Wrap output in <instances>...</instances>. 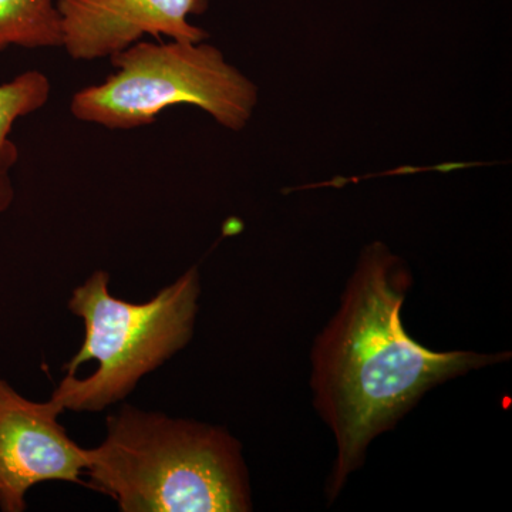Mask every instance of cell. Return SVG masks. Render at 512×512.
Wrapping results in <instances>:
<instances>
[{"label": "cell", "instance_id": "cell-1", "mask_svg": "<svg viewBox=\"0 0 512 512\" xmlns=\"http://www.w3.org/2000/svg\"><path fill=\"white\" fill-rule=\"evenodd\" d=\"M413 276L383 244L369 245L338 311L312 348L313 404L336 443L328 497L338 498L367 448L421 397L448 380L510 359V353L436 352L406 332L402 308Z\"/></svg>", "mask_w": 512, "mask_h": 512}, {"label": "cell", "instance_id": "cell-2", "mask_svg": "<svg viewBox=\"0 0 512 512\" xmlns=\"http://www.w3.org/2000/svg\"><path fill=\"white\" fill-rule=\"evenodd\" d=\"M84 474L121 512L252 510L242 446L227 429L131 404L107 417Z\"/></svg>", "mask_w": 512, "mask_h": 512}, {"label": "cell", "instance_id": "cell-3", "mask_svg": "<svg viewBox=\"0 0 512 512\" xmlns=\"http://www.w3.org/2000/svg\"><path fill=\"white\" fill-rule=\"evenodd\" d=\"M200 296L197 266L144 303L111 295L109 272H93L67 302L69 311L83 320L84 340L63 366L66 376L50 399L64 412L87 413L123 402L141 379L191 342Z\"/></svg>", "mask_w": 512, "mask_h": 512}, {"label": "cell", "instance_id": "cell-4", "mask_svg": "<svg viewBox=\"0 0 512 512\" xmlns=\"http://www.w3.org/2000/svg\"><path fill=\"white\" fill-rule=\"evenodd\" d=\"M110 60L116 73L74 94L70 111L77 120L133 130L153 124L168 107L190 104L238 131L258 101L255 84L202 42H137Z\"/></svg>", "mask_w": 512, "mask_h": 512}, {"label": "cell", "instance_id": "cell-5", "mask_svg": "<svg viewBox=\"0 0 512 512\" xmlns=\"http://www.w3.org/2000/svg\"><path fill=\"white\" fill-rule=\"evenodd\" d=\"M64 410L49 399L33 402L0 376V511L23 512L30 488L47 481L89 487L87 448L59 423Z\"/></svg>", "mask_w": 512, "mask_h": 512}, {"label": "cell", "instance_id": "cell-6", "mask_svg": "<svg viewBox=\"0 0 512 512\" xmlns=\"http://www.w3.org/2000/svg\"><path fill=\"white\" fill-rule=\"evenodd\" d=\"M62 47L74 60L103 59L123 52L143 36L200 43L207 32L188 22L208 0H56Z\"/></svg>", "mask_w": 512, "mask_h": 512}, {"label": "cell", "instance_id": "cell-7", "mask_svg": "<svg viewBox=\"0 0 512 512\" xmlns=\"http://www.w3.org/2000/svg\"><path fill=\"white\" fill-rule=\"evenodd\" d=\"M62 47L56 0H0V52Z\"/></svg>", "mask_w": 512, "mask_h": 512}, {"label": "cell", "instance_id": "cell-8", "mask_svg": "<svg viewBox=\"0 0 512 512\" xmlns=\"http://www.w3.org/2000/svg\"><path fill=\"white\" fill-rule=\"evenodd\" d=\"M46 74L30 70L19 74L12 82L0 84V164L13 167L18 161L16 144L9 140L13 124L20 117L42 109L50 97Z\"/></svg>", "mask_w": 512, "mask_h": 512}, {"label": "cell", "instance_id": "cell-9", "mask_svg": "<svg viewBox=\"0 0 512 512\" xmlns=\"http://www.w3.org/2000/svg\"><path fill=\"white\" fill-rule=\"evenodd\" d=\"M9 165L0 164V212L8 210L15 200V187L10 180Z\"/></svg>", "mask_w": 512, "mask_h": 512}]
</instances>
